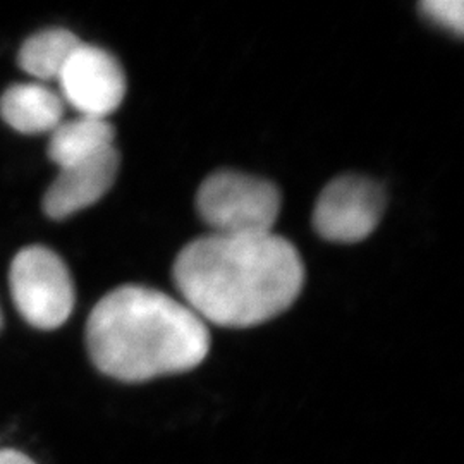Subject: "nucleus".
Wrapping results in <instances>:
<instances>
[{
    "label": "nucleus",
    "mask_w": 464,
    "mask_h": 464,
    "mask_svg": "<svg viewBox=\"0 0 464 464\" xmlns=\"http://www.w3.org/2000/svg\"><path fill=\"white\" fill-rule=\"evenodd\" d=\"M174 284L205 324L253 327L285 312L303 289L298 249L281 236L208 234L186 245Z\"/></svg>",
    "instance_id": "nucleus-1"
},
{
    "label": "nucleus",
    "mask_w": 464,
    "mask_h": 464,
    "mask_svg": "<svg viewBox=\"0 0 464 464\" xmlns=\"http://www.w3.org/2000/svg\"><path fill=\"white\" fill-rule=\"evenodd\" d=\"M84 335L92 363L121 382L189 372L210 351L208 325L181 299L145 285L105 295L88 316Z\"/></svg>",
    "instance_id": "nucleus-2"
},
{
    "label": "nucleus",
    "mask_w": 464,
    "mask_h": 464,
    "mask_svg": "<svg viewBox=\"0 0 464 464\" xmlns=\"http://www.w3.org/2000/svg\"><path fill=\"white\" fill-rule=\"evenodd\" d=\"M281 193L266 179L218 170L208 176L197 195L201 220L217 236L270 234L281 212Z\"/></svg>",
    "instance_id": "nucleus-3"
},
{
    "label": "nucleus",
    "mask_w": 464,
    "mask_h": 464,
    "mask_svg": "<svg viewBox=\"0 0 464 464\" xmlns=\"http://www.w3.org/2000/svg\"><path fill=\"white\" fill-rule=\"evenodd\" d=\"M9 285L17 312L34 329H59L74 310L76 293L69 268L45 246H28L17 253Z\"/></svg>",
    "instance_id": "nucleus-4"
},
{
    "label": "nucleus",
    "mask_w": 464,
    "mask_h": 464,
    "mask_svg": "<svg viewBox=\"0 0 464 464\" xmlns=\"http://www.w3.org/2000/svg\"><path fill=\"white\" fill-rule=\"evenodd\" d=\"M385 207L381 184L362 176H343L316 199L314 226L332 243H358L377 229Z\"/></svg>",
    "instance_id": "nucleus-5"
},
{
    "label": "nucleus",
    "mask_w": 464,
    "mask_h": 464,
    "mask_svg": "<svg viewBox=\"0 0 464 464\" xmlns=\"http://www.w3.org/2000/svg\"><path fill=\"white\" fill-rule=\"evenodd\" d=\"M57 82L61 99L78 116L107 119L126 95V74L116 57L84 42L71 53Z\"/></svg>",
    "instance_id": "nucleus-6"
},
{
    "label": "nucleus",
    "mask_w": 464,
    "mask_h": 464,
    "mask_svg": "<svg viewBox=\"0 0 464 464\" xmlns=\"http://www.w3.org/2000/svg\"><path fill=\"white\" fill-rule=\"evenodd\" d=\"M119 164V151L111 147L86 160L61 167L42 201L44 212L61 220L92 207L112 188Z\"/></svg>",
    "instance_id": "nucleus-7"
},
{
    "label": "nucleus",
    "mask_w": 464,
    "mask_h": 464,
    "mask_svg": "<svg viewBox=\"0 0 464 464\" xmlns=\"http://www.w3.org/2000/svg\"><path fill=\"white\" fill-rule=\"evenodd\" d=\"M0 117L17 133H52L64 121V102L45 84H13L0 97Z\"/></svg>",
    "instance_id": "nucleus-8"
},
{
    "label": "nucleus",
    "mask_w": 464,
    "mask_h": 464,
    "mask_svg": "<svg viewBox=\"0 0 464 464\" xmlns=\"http://www.w3.org/2000/svg\"><path fill=\"white\" fill-rule=\"evenodd\" d=\"M116 131L107 119L78 116L63 121L49 138V159L55 166L66 167L86 160L114 147Z\"/></svg>",
    "instance_id": "nucleus-9"
},
{
    "label": "nucleus",
    "mask_w": 464,
    "mask_h": 464,
    "mask_svg": "<svg viewBox=\"0 0 464 464\" xmlns=\"http://www.w3.org/2000/svg\"><path fill=\"white\" fill-rule=\"evenodd\" d=\"M80 44L82 40L64 28L44 30L24 40L17 53V64L40 82L57 80Z\"/></svg>",
    "instance_id": "nucleus-10"
},
{
    "label": "nucleus",
    "mask_w": 464,
    "mask_h": 464,
    "mask_svg": "<svg viewBox=\"0 0 464 464\" xmlns=\"http://www.w3.org/2000/svg\"><path fill=\"white\" fill-rule=\"evenodd\" d=\"M423 16L452 34H463L464 13L461 0H425L420 4Z\"/></svg>",
    "instance_id": "nucleus-11"
},
{
    "label": "nucleus",
    "mask_w": 464,
    "mask_h": 464,
    "mask_svg": "<svg viewBox=\"0 0 464 464\" xmlns=\"http://www.w3.org/2000/svg\"><path fill=\"white\" fill-rule=\"evenodd\" d=\"M0 464H34V461L14 449H0Z\"/></svg>",
    "instance_id": "nucleus-12"
},
{
    "label": "nucleus",
    "mask_w": 464,
    "mask_h": 464,
    "mask_svg": "<svg viewBox=\"0 0 464 464\" xmlns=\"http://www.w3.org/2000/svg\"><path fill=\"white\" fill-rule=\"evenodd\" d=\"M0 329H2V312H0Z\"/></svg>",
    "instance_id": "nucleus-13"
}]
</instances>
